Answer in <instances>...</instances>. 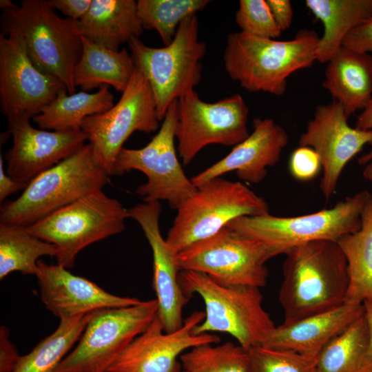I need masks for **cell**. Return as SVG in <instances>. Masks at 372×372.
Instances as JSON below:
<instances>
[{"label":"cell","mask_w":372,"mask_h":372,"mask_svg":"<svg viewBox=\"0 0 372 372\" xmlns=\"http://www.w3.org/2000/svg\"><path fill=\"white\" fill-rule=\"evenodd\" d=\"M129 210L130 218L141 227L150 245L153 256L152 286L158 302L157 317L165 332L180 329L184 322L183 309L189 301L179 282L180 269L176 256L161 235L160 201L144 202Z\"/></svg>","instance_id":"obj_19"},{"label":"cell","mask_w":372,"mask_h":372,"mask_svg":"<svg viewBox=\"0 0 372 372\" xmlns=\"http://www.w3.org/2000/svg\"><path fill=\"white\" fill-rule=\"evenodd\" d=\"M178 121L176 99L168 107L158 133L147 145L141 149H121L114 172V175L132 169L143 172L147 180L137 187L136 194L145 202L167 200L176 209L197 189L177 157L174 141Z\"/></svg>","instance_id":"obj_11"},{"label":"cell","mask_w":372,"mask_h":372,"mask_svg":"<svg viewBox=\"0 0 372 372\" xmlns=\"http://www.w3.org/2000/svg\"><path fill=\"white\" fill-rule=\"evenodd\" d=\"M364 316L367 322L369 335V357L372 367V302L369 301L364 302Z\"/></svg>","instance_id":"obj_43"},{"label":"cell","mask_w":372,"mask_h":372,"mask_svg":"<svg viewBox=\"0 0 372 372\" xmlns=\"http://www.w3.org/2000/svg\"><path fill=\"white\" fill-rule=\"evenodd\" d=\"M348 118L338 102L320 105L299 138V146L313 149L320 157L323 172L320 188L327 200L335 191L348 162L365 145H372V130L353 128Z\"/></svg>","instance_id":"obj_16"},{"label":"cell","mask_w":372,"mask_h":372,"mask_svg":"<svg viewBox=\"0 0 372 372\" xmlns=\"http://www.w3.org/2000/svg\"><path fill=\"white\" fill-rule=\"evenodd\" d=\"M321 169L320 157L311 147L299 146L290 156V172L298 180L307 181L314 178Z\"/></svg>","instance_id":"obj_36"},{"label":"cell","mask_w":372,"mask_h":372,"mask_svg":"<svg viewBox=\"0 0 372 372\" xmlns=\"http://www.w3.org/2000/svg\"><path fill=\"white\" fill-rule=\"evenodd\" d=\"M0 24L1 34L21 36L39 70L59 79L69 94L75 93L73 72L82 52L78 21L61 18L48 0H23L3 10Z\"/></svg>","instance_id":"obj_3"},{"label":"cell","mask_w":372,"mask_h":372,"mask_svg":"<svg viewBox=\"0 0 372 372\" xmlns=\"http://www.w3.org/2000/svg\"><path fill=\"white\" fill-rule=\"evenodd\" d=\"M252 372H317V358L258 345L249 349Z\"/></svg>","instance_id":"obj_34"},{"label":"cell","mask_w":372,"mask_h":372,"mask_svg":"<svg viewBox=\"0 0 372 372\" xmlns=\"http://www.w3.org/2000/svg\"><path fill=\"white\" fill-rule=\"evenodd\" d=\"M92 313L60 320L56 330L28 354L20 356L12 372H54L79 341Z\"/></svg>","instance_id":"obj_31"},{"label":"cell","mask_w":372,"mask_h":372,"mask_svg":"<svg viewBox=\"0 0 372 372\" xmlns=\"http://www.w3.org/2000/svg\"><path fill=\"white\" fill-rule=\"evenodd\" d=\"M177 151L185 165L211 144L235 146L249 135V108L239 94L214 103L191 90L178 99Z\"/></svg>","instance_id":"obj_14"},{"label":"cell","mask_w":372,"mask_h":372,"mask_svg":"<svg viewBox=\"0 0 372 372\" xmlns=\"http://www.w3.org/2000/svg\"><path fill=\"white\" fill-rule=\"evenodd\" d=\"M327 63L322 86L349 118L372 99V56L342 45Z\"/></svg>","instance_id":"obj_23"},{"label":"cell","mask_w":372,"mask_h":372,"mask_svg":"<svg viewBox=\"0 0 372 372\" xmlns=\"http://www.w3.org/2000/svg\"><path fill=\"white\" fill-rule=\"evenodd\" d=\"M285 255L279 291L283 323L321 313L344 303L348 265L337 242L314 240L296 246Z\"/></svg>","instance_id":"obj_1"},{"label":"cell","mask_w":372,"mask_h":372,"mask_svg":"<svg viewBox=\"0 0 372 372\" xmlns=\"http://www.w3.org/2000/svg\"><path fill=\"white\" fill-rule=\"evenodd\" d=\"M92 0H48L50 5L68 18L79 21L87 12Z\"/></svg>","instance_id":"obj_39"},{"label":"cell","mask_w":372,"mask_h":372,"mask_svg":"<svg viewBox=\"0 0 372 372\" xmlns=\"http://www.w3.org/2000/svg\"><path fill=\"white\" fill-rule=\"evenodd\" d=\"M204 344L183 353L180 363L185 372H252L249 349L231 342Z\"/></svg>","instance_id":"obj_32"},{"label":"cell","mask_w":372,"mask_h":372,"mask_svg":"<svg viewBox=\"0 0 372 372\" xmlns=\"http://www.w3.org/2000/svg\"><path fill=\"white\" fill-rule=\"evenodd\" d=\"M28 118L8 120L12 145L6 152L7 174L28 185L34 178L69 157L87 141L83 131L34 128Z\"/></svg>","instance_id":"obj_18"},{"label":"cell","mask_w":372,"mask_h":372,"mask_svg":"<svg viewBox=\"0 0 372 372\" xmlns=\"http://www.w3.org/2000/svg\"><path fill=\"white\" fill-rule=\"evenodd\" d=\"M209 0H138V17L143 29L156 30L164 45L174 39L180 23L204 9Z\"/></svg>","instance_id":"obj_33"},{"label":"cell","mask_w":372,"mask_h":372,"mask_svg":"<svg viewBox=\"0 0 372 372\" xmlns=\"http://www.w3.org/2000/svg\"><path fill=\"white\" fill-rule=\"evenodd\" d=\"M253 132L235 145L224 158L191 178L197 187L203 183L229 172H236L243 181L257 184L267 175V167L277 164L287 147V131L272 118H256Z\"/></svg>","instance_id":"obj_21"},{"label":"cell","mask_w":372,"mask_h":372,"mask_svg":"<svg viewBox=\"0 0 372 372\" xmlns=\"http://www.w3.org/2000/svg\"><path fill=\"white\" fill-rule=\"evenodd\" d=\"M372 195L364 190L346 197L333 207L309 214L280 217L270 213L242 216L226 227L262 243L270 258L314 240L337 242L361 227L362 212Z\"/></svg>","instance_id":"obj_5"},{"label":"cell","mask_w":372,"mask_h":372,"mask_svg":"<svg viewBox=\"0 0 372 372\" xmlns=\"http://www.w3.org/2000/svg\"><path fill=\"white\" fill-rule=\"evenodd\" d=\"M362 174L365 179L372 181V161L365 165Z\"/></svg>","instance_id":"obj_44"},{"label":"cell","mask_w":372,"mask_h":372,"mask_svg":"<svg viewBox=\"0 0 372 372\" xmlns=\"http://www.w3.org/2000/svg\"><path fill=\"white\" fill-rule=\"evenodd\" d=\"M158 123L151 87L136 67L118 102L103 113L85 118L81 130L87 136L95 161L111 176L117 156L132 134L154 132Z\"/></svg>","instance_id":"obj_13"},{"label":"cell","mask_w":372,"mask_h":372,"mask_svg":"<svg viewBox=\"0 0 372 372\" xmlns=\"http://www.w3.org/2000/svg\"><path fill=\"white\" fill-rule=\"evenodd\" d=\"M205 311H194L184 319L182 327L165 332L157 316L141 335L119 355L106 372H178V361L189 349L204 344H217L220 339L211 333H194L205 318Z\"/></svg>","instance_id":"obj_17"},{"label":"cell","mask_w":372,"mask_h":372,"mask_svg":"<svg viewBox=\"0 0 372 372\" xmlns=\"http://www.w3.org/2000/svg\"><path fill=\"white\" fill-rule=\"evenodd\" d=\"M319 39L316 31L307 29L289 41L231 33L223 54L225 69L247 91L279 96L285 92L289 76L316 61Z\"/></svg>","instance_id":"obj_2"},{"label":"cell","mask_w":372,"mask_h":372,"mask_svg":"<svg viewBox=\"0 0 372 372\" xmlns=\"http://www.w3.org/2000/svg\"><path fill=\"white\" fill-rule=\"evenodd\" d=\"M361 227L338 241L347 260L349 285L344 303L372 302V196L361 215Z\"/></svg>","instance_id":"obj_27"},{"label":"cell","mask_w":372,"mask_h":372,"mask_svg":"<svg viewBox=\"0 0 372 372\" xmlns=\"http://www.w3.org/2000/svg\"><path fill=\"white\" fill-rule=\"evenodd\" d=\"M82 52L73 72L74 86L84 92L112 86L123 93L135 70L134 61L125 48L109 49L82 37Z\"/></svg>","instance_id":"obj_25"},{"label":"cell","mask_w":372,"mask_h":372,"mask_svg":"<svg viewBox=\"0 0 372 372\" xmlns=\"http://www.w3.org/2000/svg\"><path fill=\"white\" fill-rule=\"evenodd\" d=\"M129 210L102 189L89 193L26 227L35 237L57 249V264L69 269L90 244L122 232Z\"/></svg>","instance_id":"obj_9"},{"label":"cell","mask_w":372,"mask_h":372,"mask_svg":"<svg viewBox=\"0 0 372 372\" xmlns=\"http://www.w3.org/2000/svg\"><path fill=\"white\" fill-rule=\"evenodd\" d=\"M135 65L151 87L158 118L163 120L168 107L189 90H194L202 78L200 61L206 45L198 39L196 14L179 25L173 41L162 48L145 45L139 38L127 43Z\"/></svg>","instance_id":"obj_7"},{"label":"cell","mask_w":372,"mask_h":372,"mask_svg":"<svg viewBox=\"0 0 372 372\" xmlns=\"http://www.w3.org/2000/svg\"><path fill=\"white\" fill-rule=\"evenodd\" d=\"M26 184L12 179L6 172L3 166V158L0 155V201L4 200L10 194L19 190L24 189Z\"/></svg>","instance_id":"obj_41"},{"label":"cell","mask_w":372,"mask_h":372,"mask_svg":"<svg viewBox=\"0 0 372 372\" xmlns=\"http://www.w3.org/2000/svg\"><path fill=\"white\" fill-rule=\"evenodd\" d=\"M63 90L59 79L34 65L21 35H0V105L8 120L33 118Z\"/></svg>","instance_id":"obj_15"},{"label":"cell","mask_w":372,"mask_h":372,"mask_svg":"<svg viewBox=\"0 0 372 372\" xmlns=\"http://www.w3.org/2000/svg\"><path fill=\"white\" fill-rule=\"evenodd\" d=\"M364 314L332 339L317 357V372H372Z\"/></svg>","instance_id":"obj_29"},{"label":"cell","mask_w":372,"mask_h":372,"mask_svg":"<svg viewBox=\"0 0 372 372\" xmlns=\"http://www.w3.org/2000/svg\"><path fill=\"white\" fill-rule=\"evenodd\" d=\"M235 21L241 32L255 37L275 39L282 34L266 0L239 1Z\"/></svg>","instance_id":"obj_35"},{"label":"cell","mask_w":372,"mask_h":372,"mask_svg":"<svg viewBox=\"0 0 372 372\" xmlns=\"http://www.w3.org/2000/svg\"><path fill=\"white\" fill-rule=\"evenodd\" d=\"M110 175L95 161L91 145L43 172L17 199L1 206L0 223L30 226L92 192L102 189Z\"/></svg>","instance_id":"obj_4"},{"label":"cell","mask_w":372,"mask_h":372,"mask_svg":"<svg viewBox=\"0 0 372 372\" xmlns=\"http://www.w3.org/2000/svg\"><path fill=\"white\" fill-rule=\"evenodd\" d=\"M36 277L45 308L61 319L84 316L107 308L127 307L141 302L136 298L112 294L96 283L72 273L56 264L38 261Z\"/></svg>","instance_id":"obj_20"},{"label":"cell","mask_w":372,"mask_h":372,"mask_svg":"<svg viewBox=\"0 0 372 372\" xmlns=\"http://www.w3.org/2000/svg\"><path fill=\"white\" fill-rule=\"evenodd\" d=\"M196 188L177 209L165 238L176 253L216 234L237 218L269 214L267 201L240 182L218 177Z\"/></svg>","instance_id":"obj_8"},{"label":"cell","mask_w":372,"mask_h":372,"mask_svg":"<svg viewBox=\"0 0 372 372\" xmlns=\"http://www.w3.org/2000/svg\"><path fill=\"white\" fill-rule=\"evenodd\" d=\"M178 372H185L183 369L178 371Z\"/></svg>","instance_id":"obj_46"},{"label":"cell","mask_w":372,"mask_h":372,"mask_svg":"<svg viewBox=\"0 0 372 372\" xmlns=\"http://www.w3.org/2000/svg\"><path fill=\"white\" fill-rule=\"evenodd\" d=\"M178 282L189 298L198 294L205 307V318L194 333H226L249 349L261 345L276 327L262 307L260 288L220 285L207 275L182 270Z\"/></svg>","instance_id":"obj_6"},{"label":"cell","mask_w":372,"mask_h":372,"mask_svg":"<svg viewBox=\"0 0 372 372\" xmlns=\"http://www.w3.org/2000/svg\"><path fill=\"white\" fill-rule=\"evenodd\" d=\"M272 15L281 31L288 29L292 23L293 11L289 0H266Z\"/></svg>","instance_id":"obj_40"},{"label":"cell","mask_w":372,"mask_h":372,"mask_svg":"<svg viewBox=\"0 0 372 372\" xmlns=\"http://www.w3.org/2000/svg\"><path fill=\"white\" fill-rule=\"evenodd\" d=\"M265 247L258 241L225 227L177 254L180 271L207 275L226 286L265 287L269 260Z\"/></svg>","instance_id":"obj_12"},{"label":"cell","mask_w":372,"mask_h":372,"mask_svg":"<svg viewBox=\"0 0 372 372\" xmlns=\"http://www.w3.org/2000/svg\"><path fill=\"white\" fill-rule=\"evenodd\" d=\"M21 355L10 340L9 330L6 326L0 329V372H12Z\"/></svg>","instance_id":"obj_38"},{"label":"cell","mask_w":372,"mask_h":372,"mask_svg":"<svg viewBox=\"0 0 372 372\" xmlns=\"http://www.w3.org/2000/svg\"><path fill=\"white\" fill-rule=\"evenodd\" d=\"M157 313L156 299L93 312L76 347L54 372H106Z\"/></svg>","instance_id":"obj_10"},{"label":"cell","mask_w":372,"mask_h":372,"mask_svg":"<svg viewBox=\"0 0 372 372\" xmlns=\"http://www.w3.org/2000/svg\"><path fill=\"white\" fill-rule=\"evenodd\" d=\"M364 314V304L344 303L327 311L276 326L261 345L317 358L332 339Z\"/></svg>","instance_id":"obj_22"},{"label":"cell","mask_w":372,"mask_h":372,"mask_svg":"<svg viewBox=\"0 0 372 372\" xmlns=\"http://www.w3.org/2000/svg\"><path fill=\"white\" fill-rule=\"evenodd\" d=\"M56 253L53 244L32 235L26 227L0 223L1 280L13 271L36 276L40 258Z\"/></svg>","instance_id":"obj_30"},{"label":"cell","mask_w":372,"mask_h":372,"mask_svg":"<svg viewBox=\"0 0 372 372\" xmlns=\"http://www.w3.org/2000/svg\"><path fill=\"white\" fill-rule=\"evenodd\" d=\"M15 6L16 4H14L10 0H1L0 1V8L2 9L3 10L13 8Z\"/></svg>","instance_id":"obj_45"},{"label":"cell","mask_w":372,"mask_h":372,"mask_svg":"<svg viewBox=\"0 0 372 372\" xmlns=\"http://www.w3.org/2000/svg\"><path fill=\"white\" fill-rule=\"evenodd\" d=\"M305 5L324 27L316 51L321 63L338 51L353 28L372 17V0H306Z\"/></svg>","instance_id":"obj_26"},{"label":"cell","mask_w":372,"mask_h":372,"mask_svg":"<svg viewBox=\"0 0 372 372\" xmlns=\"http://www.w3.org/2000/svg\"><path fill=\"white\" fill-rule=\"evenodd\" d=\"M114 105V95L108 86L94 93L81 91L69 94L63 90L32 119L43 130H81L85 118L103 113Z\"/></svg>","instance_id":"obj_28"},{"label":"cell","mask_w":372,"mask_h":372,"mask_svg":"<svg viewBox=\"0 0 372 372\" xmlns=\"http://www.w3.org/2000/svg\"><path fill=\"white\" fill-rule=\"evenodd\" d=\"M342 45L365 53L372 52V17L353 28L344 38Z\"/></svg>","instance_id":"obj_37"},{"label":"cell","mask_w":372,"mask_h":372,"mask_svg":"<svg viewBox=\"0 0 372 372\" xmlns=\"http://www.w3.org/2000/svg\"><path fill=\"white\" fill-rule=\"evenodd\" d=\"M355 127L360 130H372V99L358 115ZM371 161L372 149L361 156L358 160L361 165H365Z\"/></svg>","instance_id":"obj_42"},{"label":"cell","mask_w":372,"mask_h":372,"mask_svg":"<svg viewBox=\"0 0 372 372\" xmlns=\"http://www.w3.org/2000/svg\"><path fill=\"white\" fill-rule=\"evenodd\" d=\"M78 28L82 37L114 50L144 30L134 0H92Z\"/></svg>","instance_id":"obj_24"}]
</instances>
